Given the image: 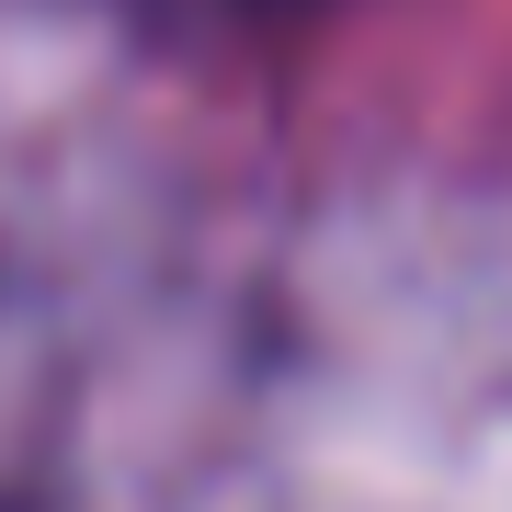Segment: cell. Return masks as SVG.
<instances>
[{
  "label": "cell",
  "mask_w": 512,
  "mask_h": 512,
  "mask_svg": "<svg viewBox=\"0 0 512 512\" xmlns=\"http://www.w3.org/2000/svg\"><path fill=\"white\" fill-rule=\"evenodd\" d=\"M183 12H239V0H183Z\"/></svg>",
  "instance_id": "1"
}]
</instances>
